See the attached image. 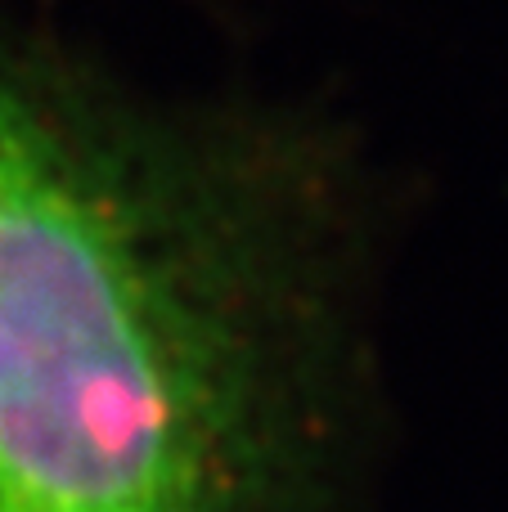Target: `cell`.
Returning <instances> with one entry per match:
<instances>
[{"mask_svg": "<svg viewBox=\"0 0 508 512\" xmlns=\"http://www.w3.org/2000/svg\"><path fill=\"white\" fill-rule=\"evenodd\" d=\"M374 270L338 122L0 50V512H365Z\"/></svg>", "mask_w": 508, "mask_h": 512, "instance_id": "cell-1", "label": "cell"}]
</instances>
